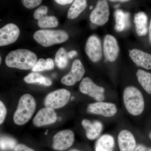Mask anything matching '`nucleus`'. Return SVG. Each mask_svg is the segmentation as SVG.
<instances>
[{
  "label": "nucleus",
  "mask_w": 151,
  "mask_h": 151,
  "mask_svg": "<svg viewBox=\"0 0 151 151\" xmlns=\"http://www.w3.org/2000/svg\"><path fill=\"white\" fill-rule=\"evenodd\" d=\"M37 61L36 55L26 49L13 50L7 55L5 59L7 66L20 70L32 68Z\"/></svg>",
  "instance_id": "nucleus-1"
},
{
  "label": "nucleus",
  "mask_w": 151,
  "mask_h": 151,
  "mask_svg": "<svg viewBox=\"0 0 151 151\" xmlns=\"http://www.w3.org/2000/svg\"><path fill=\"white\" fill-rule=\"evenodd\" d=\"M124 105L131 115H141L145 109V101L141 91L137 87L129 86L124 89L123 93Z\"/></svg>",
  "instance_id": "nucleus-2"
},
{
  "label": "nucleus",
  "mask_w": 151,
  "mask_h": 151,
  "mask_svg": "<svg viewBox=\"0 0 151 151\" xmlns=\"http://www.w3.org/2000/svg\"><path fill=\"white\" fill-rule=\"evenodd\" d=\"M36 103L31 94H26L19 100L16 111L14 114V122L17 125H23L31 119L36 109Z\"/></svg>",
  "instance_id": "nucleus-3"
},
{
  "label": "nucleus",
  "mask_w": 151,
  "mask_h": 151,
  "mask_svg": "<svg viewBox=\"0 0 151 151\" xmlns=\"http://www.w3.org/2000/svg\"><path fill=\"white\" fill-rule=\"evenodd\" d=\"M33 37L38 43L47 47L65 42L68 39V35L64 31L40 30L35 33Z\"/></svg>",
  "instance_id": "nucleus-4"
},
{
  "label": "nucleus",
  "mask_w": 151,
  "mask_h": 151,
  "mask_svg": "<svg viewBox=\"0 0 151 151\" xmlns=\"http://www.w3.org/2000/svg\"><path fill=\"white\" fill-rule=\"evenodd\" d=\"M70 97V92L67 89H58L47 95L45 100V105L53 109L62 108L68 103Z\"/></svg>",
  "instance_id": "nucleus-5"
},
{
  "label": "nucleus",
  "mask_w": 151,
  "mask_h": 151,
  "mask_svg": "<svg viewBox=\"0 0 151 151\" xmlns=\"http://www.w3.org/2000/svg\"><path fill=\"white\" fill-rule=\"evenodd\" d=\"M79 88L81 93L92 97L96 101H102L105 100L104 87L98 86L89 77H85L82 79Z\"/></svg>",
  "instance_id": "nucleus-6"
},
{
  "label": "nucleus",
  "mask_w": 151,
  "mask_h": 151,
  "mask_svg": "<svg viewBox=\"0 0 151 151\" xmlns=\"http://www.w3.org/2000/svg\"><path fill=\"white\" fill-rule=\"evenodd\" d=\"M110 10L107 0H98L90 14L89 19L92 23L101 26L108 22Z\"/></svg>",
  "instance_id": "nucleus-7"
},
{
  "label": "nucleus",
  "mask_w": 151,
  "mask_h": 151,
  "mask_svg": "<svg viewBox=\"0 0 151 151\" xmlns=\"http://www.w3.org/2000/svg\"><path fill=\"white\" fill-rule=\"evenodd\" d=\"M74 140L75 136L72 130H63L57 133L53 137L52 148L57 151L65 150L73 145Z\"/></svg>",
  "instance_id": "nucleus-8"
},
{
  "label": "nucleus",
  "mask_w": 151,
  "mask_h": 151,
  "mask_svg": "<svg viewBox=\"0 0 151 151\" xmlns=\"http://www.w3.org/2000/svg\"><path fill=\"white\" fill-rule=\"evenodd\" d=\"M85 72V68L81 61L76 60L73 63L70 72L61 79V83L66 86H73L82 79Z\"/></svg>",
  "instance_id": "nucleus-9"
},
{
  "label": "nucleus",
  "mask_w": 151,
  "mask_h": 151,
  "mask_svg": "<svg viewBox=\"0 0 151 151\" xmlns=\"http://www.w3.org/2000/svg\"><path fill=\"white\" fill-rule=\"evenodd\" d=\"M89 113L106 117H111L117 113L116 105L113 103L97 101L89 104L87 107Z\"/></svg>",
  "instance_id": "nucleus-10"
},
{
  "label": "nucleus",
  "mask_w": 151,
  "mask_h": 151,
  "mask_svg": "<svg viewBox=\"0 0 151 151\" xmlns=\"http://www.w3.org/2000/svg\"><path fill=\"white\" fill-rule=\"evenodd\" d=\"M85 51L92 62H97L101 60L103 51L101 42L98 37L96 35L89 37L86 41Z\"/></svg>",
  "instance_id": "nucleus-11"
},
{
  "label": "nucleus",
  "mask_w": 151,
  "mask_h": 151,
  "mask_svg": "<svg viewBox=\"0 0 151 151\" xmlns=\"http://www.w3.org/2000/svg\"><path fill=\"white\" fill-rule=\"evenodd\" d=\"M20 30L16 25L7 24L0 29V46H6L15 42L19 38Z\"/></svg>",
  "instance_id": "nucleus-12"
},
{
  "label": "nucleus",
  "mask_w": 151,
  "mask_h": 151,
  "mask_svg": "<svg viewBox=\"0 0 151 151\" xmlns=\"http://www.w3.org/2000/svg\"><path fill=\"white\" fill-rule=\"evenodd\" d=\"M56 113L52 108L46 107L41 109L33 120L34 125L37 127L53 124L56 122Z\"/></svg>",
  "instance_id": "nucleus-13"
},
{
  "label": "nucleus",
  "mask_w": 151,
  "mask_h": 151,
  "mask_svg": "<svg viewBox=\"0 0 151 151\" xmlns=\"http://www.w3.org/2000/svg\"><path fill=\"white\" fill-rule=\"evenodd\" d=\"M119 47L117 41L113 36L105 37L103 43V52L105 58L110 62L116 60L119 55Z\"/></svg>",
  "instance_id": "nucleus-14"
},
{
  "label": "nucleus",
  "mask_w": 151,
  "mask_h": 151,
  "mask_svg": "<svg viewBox=\"0 0 151 151\" xmlns=\"http://www.w3.org/2000/svg\"><path fill=\"white\" fill-rule=\"evenodd\" d=\"M118 143L120 151H134L137 146L134 135L128 130H122L119 133Z\"/></svg>",
  "instance_id": "nucleus-15"
},
{
  "label": "nucleus",
  "mask_w": 151,
  "mask_h": 151,
  "mask_svg": "<svg viewBox=\"0 0 151 151\" xmlns=\"http://www.w3.org/2000/svg\"><path fill=\"white\" fill-rule=\"evenodd\" d=\"M129 56L133 62L140 67L151 70V55L137 49L130 50Z\"/></svg>",
  "instance_id": "nucleus-16"
},
{
  "label": "nucleus",
  "mask_w": 151,
  "mask_h": 151,
  "mask_svg": "<svg viewBox=\"0 0 151 151\" xmlns=\"http://www.w3.org/2000/svg\"><path fill=\"white\" fill-rule=\"evenodd\" d=\"M81 125L85 130L86 137L91 140L99 137L103 129V124L98 121L92 123L87 119H84Z\"/></svg>",
  "instance_id": "nucleus-17"
},
{
  "label": "nucleus",
  "mask_w": 151,
  "mask_h": 151,
  "mask_svg": "<svg viewBox=\"0 0 151 151\" xmlns=\"http://www.w3.org/2000/svg\"><path fill=\"white\" fill-rule=\"evenodd\" d=\"M115 141L112 135L105 134L98 138L95 144V151H113Z\"/></svg>",
  "instance_id": "nucleus-18"
},
{
  "label": "nucleus",
  "mask_w": 151,
  "mask_h": 151,
  "mask_svg": "<svg viewBox=\"0 0 151 151\" xmlns=\"http://www.w3.org/2000/svg\"><path fill=\"white\" fill-rule=\"evenodd\" d=\"M116 25L115 29L118 32H122L130 26V14L121 9L115 11L114 13Z\"/></svg>",
  "instance_id": "nucleus-19"
},
{
  "label": "nucleus",
  "mask_w": 151,
  "mask_h": 151,
  "mask_svg": "<svg viewBox=\"0 0 151 151\" xmlns=\"http://www.w3.org/2000/svg\"><path fill=\"white\" fill-rule=\"evenodd\" d=\"M134 23L136 32L138 35H146L148 32V17L143 12H140L135 15Z\"/></svg>",
  "instance_id": "nucleus-20"
},
{
  "label": "nucleus",
  "mask_w": 151,
  "mask_h": 151,
  "mask_svg": "<svg viewBox=\"0 0 151 151\" xmlns=\"http://www.w3.org/2000/svg\"><path fill=\"white\" fill-rule=\"evenodd\" d=\"M87 0H74L68 12V19L76 18L87 7Z\"/></svg>",
  "instance_id": "nucleus-21"
},
{
  "label": "nucleus",
  "mask_w": 151,
  "mask_h": 151,
  "mask_svg": "<svg viewBox=\"0 0 151 151\" xmlns=\"http://www.w3.org/2000/svg\"><path fill=\"white\" fill-rule=\"evenodd\" d=\"M136 75L141 86L147 93L151 94V73L139 69Z\"/></svg>",
  "instance_id": "nucleus-22"
},
{
  "label": "nucleus",
  "mask_w": 151,
  "mask_h": 151,
  "mask_svg": "<svg viewBox=\"0 0 151 151\" xmlns=\"http://www.w3.org/2000/svg\"><path fill=\"white\" fill-rule=\"evenodd\" d=\"M24 81L28 84H39L44 86H50L52 81L50 78L37 73H32L26 76Z\"/></svg>",
  "instance_id": "nucleus-23"
},
{
  "label": "nucleus",
  "mask_w": 151,
  "mask_h": 151,
  "mask_svg": "<svg viewBox=\"0 0 151 151\" xmlns=\"http://www.w3.org/2000/svg\"><path fill=\"white\" fill-rule=\"evenodd\" d=\"M38 25L41 28H52L56 27L58 24V20L53 16H48L46 14L42 15L38 17Z\"/></svg>",
  "instance_id": "nucleus-24"
},
{
  "label": "nucleus",
  "mask_w": 151,
  "mask_h": 151,
  "mask_svg": "<svg viewBox=\"0 0 151 151\" xmlns=\"http://www.w3.org/2000/svg\"><path fill=\"white\" fill-rule=\"evenodd\" d=\"M68 52L63 47H60L57 52L55 56V64L60 69L66 67L68 62Z\"/></svg>",
  "instance_id": "nucleus-25"
},
{
  "label": "nucleus",
  "mask_w": 151,
  "mask_h": 151,
  "mask_svg": "<svg viewBox=\"0 0 151 151\" xmlns=\"http://www.w3.org/2000/svg\"><path fill=\"white\" fill-rule=\"evenodd\" d=\"M0 145L1 150L3 151L14 150L17 145L15 139L6 136L1 137Z\"/></svg>",
  "instance_id": "nucleus-26"
},
{
  "label": "nucleus",
  "mask_w": 151,
  "mask_h": 151,
  "mask_svg": "<svg viewBox=\"0 0 151 151\" xmlns=\"http://www.w3.org/2000/svg\"><path fill=\"white\" fill-rule=\"evenodd\" d=\"M23 5L26 8L32 9L40 4L42 0H21Z\"/></svg>",
  "instance_id": "nucleus-27"
},
{
  "label": "nucleus",
  "mask_w": 151,
  "mask_h": 151,
  "mask_svg": "<svg viewBox=\"0 0 151 151\" xmlns=\"http://www.w3.org/2000/svg\"><path fill=\"white\" fill-rule=\"evenodd\" d=\"M32 70L34 72L42 71L46 70V64H45V60L43 58H40L37 60L35 66L32 68Z\"/></svg>",
  "instance_id": "nucleus-28"
},
{
  "label": "nucleus",
  "mask_w": 151,
  "mask_h": 151,
  "mask_svg": "<svg viewBox=\"0 0 151 151\" xmlns=\"http://www.w3.org/2000/svg\"><path fill=\"white\" fill-rule=\"evenodd\" d=\"M47 11H48V8L46 6H41L35 12L33 15L35 19H36L37 18L39 17L40 16L46 14Z\"/></svg>",
  "instance_id": "nucleus-29"
},
{
  "label": "nucleus",
  "mask_w": 151,
  "mask_h": 151,
  "mask_svg": "<svg viewBox=\"0 0 151 151\" xmlns=\"http://www.w3.org/2000/svg\"><path fill=\"white\" fill-rule=\"evenodd\" d=\"M6 114V109L4 103L2 101L0 102V124H2L4 121Z\"/></svg>",
  "instance_id": "nucleus-30"
},
{
  "label": "nucleus",
  "mask_w": 151,
  "mask_h": 151,
  "mask_svg": "<svg viewBox=\"0 0 151 151\" xmlns=\"http://www.w3.org/2000/svg\"><path fill=\"white\" fill-rule=\"evenodd\" d=\"M14 151H35L32 149L30 148L27 146L23 144L17 145L14 149Z\"/></svg>",
  "instance_id": "nucleus-31"
},
{
  "label": "nucleus",
  "mask_w": 151,
  "mask_h": 151,
  "mask_svg": "<svg viewBox=\"0 0 151 151\" xmlns=\"http://www.w3.org/2000/svg\"><path fill=\"white\" fill-rule=\"evenodd\" d=\"M45 64H46V70H52L54 67V63L53 60L51 58H47L45 60Z\"/></svg>",
  "instance_id": "nucleus-32"
},
{
  "label": "nucleus",
  "mask_w": 151,
  "mask_h": 151,
  "mask_svg": "<svg viewBox=\"0 0 151 151\" xmlns=\"http://www.w3.org/2000/svg\"><path fill=\"white\" fill-rule=\"evenodd\" d=\"M74 0H55L57 4L61 5H65L71 4Z\"/></svg>",
  "instance_id": "nucleus-33"
},
{
  "label": "nucleus",
  "mask_w": 151,
  "mask_h": 151,
  "mask_svg": "<svg viewBox=\"0 0 151 151\" xmlns=\"http://www.w3.org/2000/svg\"><path fill=\"white\" fill-rule=\"evenodd\" d=\"M148 148L143 145H139L137 146L134 151H147Z\"/></svg>",
  "instance_id": "nucleus-34"
},
{
  "label": "nucleus",
  "mask_w": 151,
  "mask_h": 151,
  "mask_svg": "<svg viewBox=\"0 0 151 151\" xmlns=\"http://www.w3.org/2000/svg\"><path fill=\"white\" fill-rule=\"evenodd\" d=\"M77 55V52L76 50H71L69 52H68V58H73V57L76 56Z\"/></svg>",
  "instance_id": "nucleus-35"
},
{
  "label": "nucleus",
  "mask_w": 151,
  "mask_h": 151,
  "mask_svg": "<svg viewBox=\"0 0 151 151\" xmlns=\"http://www.w3.org/2000/svg\"><path fill=\"white\" fill-rule=\"evenodd\" d=\"M110 1L115 2V1H120L122 2H128L131 0H109Z\"/></svg>",
  "instance_id": "nucleus-36"
},
{
  "label": "nucleus",
  "mask_w": 151,
  "mask_h": 151,
  "mask_svg": "<svg viewBox=\"0 0 151 151\" xmlns=\"http://www.w3.org/2000/svg\"><path fill=\"white\" fill-rule=\"evenodd\" d=\"M149 37H150V40L151 43V19L150 22V27H149Z\"/></svg>",
  "instance_id": "nucleus-37"
},
{
  "label": "nucleus",
  "mask_w": 151,
  "mask_h": 151,
  "mask_svg": "<svg viewBox=\"0 0 151 151\" xmlns=\"http://www.w3.org/2000/svg\"><path fill=\"white\" fill-rule=\"evenodd\" d=\"M149 138L151 140V132L150 133V134H149Z\"/></svg>",
  "instance_id": "nucleus-38"
},
{
  "label": "nucleus",
  "mask_w": 151,
  "mask_h": 151,
  "mask_svg": "<svg viewBox=\"0 0 151 151\" xmlns=\"http://www.w3.org/2000/svg\"><path fill=\"white\" fill-rule=\"evenodd\" d=\"M147 151H151V148H148Z\"/></svg>",
  "instance_id": "nucleus-39"
},
{
  "label": "nucleus",
  "mask_w": 151,
  "mask_h": 151,
  "mask_svg": "<svg viewBox=\"0 0 151 151\" xmlns=\"http://www.w3.org/2000/svg\"><path fill=\"white\" fill-rule=\"evenodd\" d=\"M74 99H75V98H74V97H71V100H74Z\"/></svg>",
  "instance_id": "nucleus-40"
},
{
  "label": "nucleus",
  "mask_w": 151,
  "mask_h": 151,
  "mask_svg": "<svg viewBox=\"0 0 151 151\" xmlns=\"http://www.w3.org/2000/svg\"><path fill=\"white\" fill-rule=\"evenodd\" d=\"M70 151H79L77 150H70Z\"/></svg>",
  "instance_id": "nucleus-41"
},
{
  "label": "nucleus",
  "mask_w": 151,
  "mask_h": 151,
  "mask_svg": "<svg viewBox=\"0 0 151 151\" xmlns=\"http://www.w3.org/2000/svg\"><path fill=\"white\" fill-rule=\"evenodd\" d=\"M89 8H90V9H93V6H90V7H89Z\"/></svg>",
  "instance_id": "nucleus-42"
},
{
  "label": "nucleus",
  "mask_w": 151,
  "mask_h": 151,
  "mask_svg": "<svg viewBox=\"0 0 151 151\" xmlns=\"http://www.w3.org/2000/svg\"><path fill=\"white\" fill-rule=\"evenodd\" d=\"M47 132H48V130H47V131H46V132H45V134L47 135Z\"/></svg>",
  "instance_id": "nucleus-43"
},
{
  "label": "nucleus",
  "mask_w": 151,
  "mask_h": 151,
  "mask_svg": "<svg viewBox=\"0 0 151 151\" xmlns=\"http://www.w3.org/2000/svg\"><path fill=\"white\" fill-rule=\"evenodd\" d=\"M0 58H1V59H0V61H1V57H0Z\"/></svg>",
  "instance_id": "nucleus-44"
}]
</instances>
